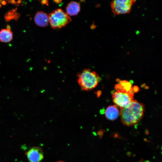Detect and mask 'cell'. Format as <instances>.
<instances>
[{"label":"cell","mask_w":162,"mask_h":162,"mask_svg":"<svg viewBox=\"0 0 162 162\" xmlns=\"http://www.w3.org/2000/svg\"><path fill=\"white\" fill-rule=\"evenodd\" d=\"M120 109L123 124L126 126H132L136 124L142 118L145 107L142 103L133 100L128 106Z\"/></svg>","instance_id":"cell-1"},{"label":"cell","mask_w":162,"mask_h":162,"mask_svg":"<svg viewBox=\"0 0 162 162\" xmlns=\"http://www.w3.org/2000/svg\"><path fill=\"white\" fill-rule=\"evenodd\" d=\"M77 82L81 89L83 91L91 90L97 86L99 80L98 74L90 69L83 70L77 75Z\"/></svg>","instance_id":"cell-2"},{"label":"cell","mask_w":162,"mask_h":162,"mask_svg":"<svg viewBox=\"0 0 162 162\" xmlns=\"http://www.w3.org/2000/svg\"><path fill=\"white\" fill-rule=\"evenodd\" d=\"M116 91L112 94L113 101L120 109L128 106L133 100L134 93L135 92L134 87L130 90L123 87L119 83L115 86Z\"/></svg>","instance_id":"cell-3"},{"label":"cell","mask_w":162,"mask_h":162,"mask_svg":"<svg viewBox=\"0 0 162 162\" xmlns=\"http://www.w3.org/2000/svg\"><path fill=\"white\" fill-rule=\"evenodd\" d=\"M48 17L50 25L54 29L62 28L71 21L69 16L59 8L54 10L50 14Z\"/></svg>","instance_id":"cell-4"},{"label":"cell","mask_w":162,"mask_h":162,"mask_svg":"<svg viewBox=\"0 0 162 162\" xmlns=\"http://www.w3.org/2000/svg\"><path fill=\"white\" fill-rule=\"evenodd\" d=\"M135 2V1L133 0L113 1L110 3L112 11L115 15L128 13Z\"/></svg>","instance_id":"cell-5"},{"label":"cell","mask_w":162,"mask_h":162,"mask_svg":"<svg viewBox=\"0 0 162 162\" xmlns=\"http://www.w3.org/2000/svg\"><path fill=\"white\" fill-rule=\"evenodd\" d=\"M30 162H41L44 158L43 152L40 147H33L28 150L26 153Z\"/></svg>","instance_id":"cell-6"},{"label":"cell","mask_w":162,"mask_h":162,"mask_svg":"<svg viewBox=\"0 0 162 162\" xmlns=\"http://www.w3.org/2000/svg\"><path fill=\"white\" fill-rule=\"evenodd\" d=\"M34 20L38 26L45 27L47 26L49 22L48 15L43 11H39L35 14Z\"/></svg>","instance_id":"cell-7"},{"label":"cell","mask_w":162,"mask_h":162,"mask_svg":"<svg viewBox=\"0 0 162 162\" xmlns=\"http://www.w3.org/2000/svg\"><path fill=\"white\" fill-rule=\"evenodd\" d=\"M104 113L107 118L110 120L113 121L118 118L120 112L117 106L113 105L107 107Z\"/></svg>","instance_id":"cell-8"},{"label":"cell","mask_w":162,"mask_h":162,"mask_svg":"<svg viewBox=\"0 0 162 162\" xmlns=\"http://www.w3.org/2000/svg\"><path fill=\"white\" fill-rule=\"evenodd\" d=\"M80 10V4L76 2L71 1L69 3L66 7L67 14L69 16L76 15Z\"/></svg>","instance_id":"cell-9"},{"label":"cell","mask_w":162,"mask_h":162,"mask_svg":"<svg viewBox=\"0 0 162 162\" xmlns=\"http://www.w3.org/2000/svg\"><path fill=\"white\" fill-rule=\"evenodd\" d=\"M13 34L10 26L8 25L6 28L2 29L0 31V41L8 43L13 39Z\"/></svg>","instance_id":"cell-10"},{"label":"cell","mask_w":162,"mask_h":162,"mask_svg":"<svg viewBox=\"0 0 162 162\" xmlns=\"http://www.w3.org/2000/svg\"><path fill=\"white\" fill-rule=\"evenodd\" d=\"M103 131L101 130L98 132V134L100 137H102L103 135Z\"/></svg>","instance_id":"cell-11"},{"label":"cell","mask_w":162,"mask_h":162,"mask_svg":"<svg viewBox=\"0 0 162 162\" xmlns=\"http://www.w3.org/2000/svg\"><path fill=\"white\" fill-rule=\"evenodd\" d=\"M48 1L47 0H43L41 1V3L42 4L48 5Z\"/></svg>","instance_id":"cell-12"},{"label":"cell","mask_w":162,"mask_h":162,"mask_svg":"<svg viewBox=\"0 0 162 162\" xmlns=\"http://www.w3.org/2000/svg\"><path fill=\"white\" fill-rule=\"evenodd\" d=\"M56 3H59L60 2H61V0H56L54 1Z\"/></svg>","instance_id":"cell-13"},{"label":"cell","mask_w":162,"mask_h":162,"mask_svg":"<svg viewBox=\"0 0 162 162\" xmlns=\"http://www.w3.org/2000/svg\"><path fill=\"white\" fill-rule=\"evenodd\" d=\"M56 162H65L64 161H58Z\"/></svg>","instance_id":"cell-14"},{"label":"cell","mask_w":162,"mask_h":162,"mask_svg":"<svg viewBox=\"0 0 162 162\" xmlns=\"http://www.w3.org/2000/svg\"><path fill=\"white\" fill-rule=\"evenodd\" d=\"M144 162H150L148 160H146V161H145Z\"/></svg>","instance_id":"cell-15"}]
</instances>
